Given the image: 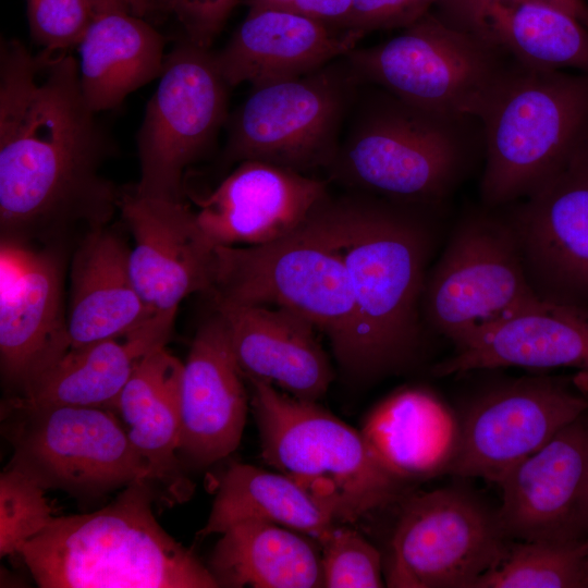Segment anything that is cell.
Here are the masks:
<instances>
[{
    "label": "cell",
    "mask_w": 588,
    "mask_h": 588,
    "mask_svg": "<svg viewBox=\"0 0 588 588\" xmlns=\"http://www.w3.org/2000/svg\"><path fill=\"white\" fill-rule=\"evenodd\" d=\"M327 195L324 181L246 160L211 193L195 198V215L213 246H256L294 232Z\"/></svg>",
    "instance_id": "d6986e66"
},
{
    "label": "cell",
    "mask_w": 588,
    "mask_h": 588,
    "mask_svg": "<svg viewBox=\"0 0 588 588\" xmlns=\"http://www.w3.org/2000/svg\"><path fill=\"white\" fill-rule=\"evenodd\" d=\"M240 0H160V12L175 16L186 40L209 49Z\"/></svg>",
    "instance_id": "8d00e7d4"
},
{
    "label": "cell",
    "mask_w": 588,
    "mask_h": 588,
    "mask_svg": "<svg viewBox=\"0 0 588 588\" xmlns=\"http://www.w3.org/2000/svg\"><path fill=\"white\" fill-rule=\"evenodd\" d=\"M510 539L475 491L449 486L408 495L390 538L383 577L392 588H473Z\"/></svg>",
    "instance_id": "8fae6325"
},
{
    "label": "cell",
    "mask_w": 588,
    "mask_h": 588,
    "mask_svg": "<svg viewBox=\"0 0 588 588\" xmlns=\"http://www.w3.org/2000/svg\"><path fill=\"white\" fill-rule=\"evenodd\" d=\"M483 123L481 197L498 208L527 196L565 158L588 127V73L515 63Z\"/></svg>",
    "instance_id": "5b68a950"
},
{
    "label": "cell",
    "mask_w": 588,
    "mask_h": 588,
    "mask_svg": "<svg viewBox=\"0 0 588 588\" xmlns=\"http://www.w3.org/2000/svg\"><path fill=\"white\" fill-rule=\"evenodd\" d=\"M183 366L166 345L155 347L138 360L114 407L162 499L171 503L193 492L179 460Z\"/></svg>",
    "instance_id": "d4e9b609"
},
{
    "label": "cell",
    "mask_w": 588,
    "mask_h": 588,
    "mask_svg": "<svg viewBox=\"0 0 588 588\" xmlns=\"http://www.w3.org/2000/svg\"><path fill=\"white\" fill-rule=\"evenodd\" d=\"M221 535L208 565L220 587H323L321 554L295 530L246 519Z\"/></svg>",
    "instance_id": "f546056e"
},
{
    "label": "cell",
    "mask_w": 588,
    "mask_h": 588,
    "mask_svg": "<svg viewBox=\"0 0 588 588\" xmlns=\"http://www.w3.org/2000/svg\"><path fill=\"white\" fill-rule=\"evenodd\" d=\"M588 541L561 544L510 540L473 588H586Z\"/></svg>",
    "instance_id": "1f68e13d"
},
{
    "label": "cell",
    "mask_w": 588,
    "mask_h": 588,
    "mask_svg": "<svg viewBox=\"0 0 588 588\" xmlns=\"http://www.w3.org/2000/svg\"><path fill=\"white\" fill-rule=\"evenodd\" d=\"M323 587H383L380 552L354 529L335 527L320 542Z\"/></svg>",
    "instance_id": "836d02e7"
},
{
    "label": "cell",
    "mask_w": 588,
    "mask_h": 588,
    "mask_svg": "<svg viewBox=\"0 0 588 588\" xmlns=\"http://www.w3.org/2000/svg\"><path fill=\"white\" fill-rule=\"evenodd\" d=\"M498 516L510 540L588 541V411L498 483Z\"/></svg>",
    "instance_id": "e0dca14e"
},
{
    "label": "cell",
    "mask_w": 588,
    "mask_h": 588,
    "mask_svg": "<svg viewBox=\"0 0 588 588\" xmlns=\"http://www.w3.org/2000/svg\"><path fill=\"white\" fill-rule=\"evenodd\" d=\"M503 367L588 371V307L540 299L438 363L439 377Z\"/></svg>",
    "instance_id": "603a6c76"
},
{
    "label": "cell",
    "mask_w": 588,
    "mask_h": 588,
    "mask_svg": "<svg viewBox=\"0 0 588 588\" xmlns=\"http://www.w3.org/2000/svg\"><path fill=\"white\" fill-rule=\"evenodd\" d=\"M354 0H247L248 7L287 10L340 28Z\"/></svg>",
    "instance_id": "74e56055"
},
{
    "label": "cell",
    "mask_w": 588,
    "mask_h": 588,
    "mask_svg": "<svg viewBox=\"0 0 588 588\" xmlns=\"http://www.w3.org/2000/svg\"><path fill=\"white\" fill-rule=\"evenodd\" d=\"M95 115L70 50L1 40V236L42 244L112 218L122 193L100 172L109 140Z\"/></svg>",
    "instance_id": "6da1fadb"
},
{
    "label": "cell",
    "mask_w": 588,
    "mask_h": 588,
    "mask_svg": "<svg viewBox=\"0 0 588 588\" xmlns=\"http://www.w3.org/2000/svg\"><path fill=\"white\" fill-rule=\"evenodd\" d=\"M166 39L145 19L127 12L96 15L78 44V75L88 107L98 113L119 107L160 76Z\"/></svg>",
    "instance_id": "f1b7e54d"
},
{
    "label": "cell",
    "mask_w": 588,
    "mask_h": 588,
    "mask_svg": "<svg viewBox=\"0 0 588 588\" xmlns=\"http://www.w3.org/2000/svg\"><path fill=\"white\" fill-rule=\"evenodd\" d=\"M228 87L209 49L183 39L167 54L137 134L135 194L183 200L185 169L206 152L226 119Z\"/></svg>",
    "instance_id": "4fadbf2b"
},
{
    "label": "cell",
    "mask_w": 588,
    "mask_h": 588,
    "mask_svg": "<svg viewBox=\"0 0 588 588\" xmlns=\"http://www.w3.org/2000/svg\"><path fill=\"white\" fill-rule=\"evenodd\" d=\"M265 462L296 482L336 523H354L406 497L408 483L355 430L315 401L246 379Z\"/></svg>",
    "instance_id": "277c9868"
},
{
    "label": "cell",
    "mask_w": 588,
    "mask_h": 588,
    "mask_svg": "<svg viewBox=\"0 0 588 588\" xmlns=\"http://www.w3.org/2000/svg\"><path fill=\"white\" fill-rule=\"evenodd\" d=\"M441 0H354L340 28L363 36L370 32L405 28L430 12Z\"/></svg>",
    "instance_id": "d590c367"
},
{
    "label": "cell",
    "mask_w": 588,
    "mask_h": 588,
    "mask_svg": "<svg viewBox=\"0 0 588 588\" xmlns=\"http://www.w3.org/2000/svg\"><path fill=\"white\" fill-rule=\"evenodd\" d=\"M131 14L145 19L160 12V0H124Z\"/></svg>",
    "instance_id": "ab89813d"
},
{
    "label": "cell",
    "mask_w": 588,
    "mask_h": 588,
    "mask_svg": "<svg viewBox=\"0 0 588 588\" xmlns=\"http://www.w3.org/2000/svg\"><path fill=\"white\" fill-rule=\"evenodd\" d=\"M157 486L142 479L106 507L52 517L20 555L42 588H217L208 566L158 523Z\"/></svg>",
    "instance_id": "3957f363"
},
{
    "label": "cell",
    "mask_w": 588,
    "mask_h": 588,
    "mask_svg": "<svg viewBox=\"0 0 588 588\" xmlns=\"http://www.w3.org/2000/svg\"><path fill=\"white\" fill-rule=\"evenodd\" d=\"M119 208L134 247L130 269L134 284L154 315L175 317L191 294H210L215 248L183 200L122 193Z\"/></svg>",
    "instance_id": "ac0fdd59"
},
{
    "label": "cell",
    "mask_w": 588,
    "mask_h": 588,
    "mask_svg": "<svg viewBox=\"0 0 588 588\" xmlns=\"http://www.w3.org/2000/svg\"><path fill=\"white\" fill-rule=\"evenodd\" d=\"M247 401L244 376L216 311L198 328L183 366L179 455L194 467L229 456L241 442Z\"/></svg>",
    "instance_id": "ffe728a7"
},
{
    "label": "cell",
    "mask_w": 588,
    "mask_h": 588,
    "mask_svg": "<svg viewBox=\"0 0 588 588\" xmlns=\"http://www.w3.org/2000/svg\"><path fill=\"white\" fill-rule=\"evenodd\" d=\"M94 17L89 0H27L30 36L45 50L78 46Z\"/></svg>",
    "instance_id": "e575fe53"
},
{
    "label": "cell",
    "mask_w": 588,
    "mask_h": 588,
    "mask_svg": "<svg viewBox=\"0 0 588 588\" xmlns=\"http://www.w3.org/2000/svg\"><path fill=\"white\" fill-rule=\"evenodd\" d=\"M364 36L281 9L248 7L228 44L213 52L229 86L259 87L314 72L345 57Z\"/></svg>",
    "instance_id": "44dd1931"
},
{
    "label": "cell",
    "mask_w": 588,
    "mask_h": 588,
    "mask_svg": "<svg viewBox=\"0 0 588 588\" xmlns=\"http://www.w3.org/2000/svg\"><path fill=\"white\" fill-rule=\"evenodd\" d=\"M571 13L588 26V5L585 0H541Z\"/></svg>",
    "instance_id": "f35d334b"
},
{
    "label": "cell",
    "mask_w": 588,
    "mask_h": 588,
    "mask_svg": "<svg viewBox=\"0 0 588 588\" xmlns=\"http://www.w3.org/2000/svg\"><path fill=\"white\" fill-rule=\"evenodd\" d=\"M174 317L156 315L142 328L120 338L70 347L22 394L19 401L37 406L107 407L115 403L138 360L166 345Z\"/></svg>",
    "instance_id": "83f0119b"
},
{
    "label": "cell",
    "mask_w": 588,
    "mask_h": 588,
    "mask_svg": "<svg viewBox=\"0 0 588 588\" xmlns=\"http://www.w3.org/2000/svg\"><path fill=\"white\" fill-rule=\"evenodd\" d=\"M439 15L475 32L517 63L588 73V26L541 0H441Z\"/></svg>",
    "instance_id": "cb8c5ba5"
},
{
    "label": "cell",
    "mask_w": 588,
    "mask_h": 588,
    "mask_svg": "<svg viewBox=\"0 0 588 588\" xmlns=\"http://www.w3.org/2000/svg\"><path fill=\"white\" fill-rule=\"evenodd\" d=\"M95 16L109 12L130 13L124 0H89Z\"/></svg>",
    "instance_id": "60d3db41"
},
{
    "label": "cell",
    "mask_w": 588,
    "mask_h": 588,
    "mask_svg": "<svg viewBox=\"0 0 588 588\" xmlns=\"http://www.w3.org/2000/svg\"><path fill=\"white\" fill-rule=\"evenodd\" d=\"M360 432L379 462L409 483L449 474L460 418L431 391L405 388L380 402Z\"/></svg>",
    "instance_id": "4316f807"
},
{
    "label": "cell",
    "mask_w": 588,
    "mask_h": 588,
    "mask_svg": "<svg viewBox=\"0 0 588 588\" xmlns=\"http://www.w3.org/2000/svg\"><path fill=\"white\" fill-rule=\"evenodd\" d=\"M71 347L60 250L1 236L0 367L22 394Z\"/></svg>",
    "instance_id": "2e32d148"
},
{
    "label": "cell",
    "mask_w": 588,
    "mask_h": 588,
    "mask_svg": "<svg viewBox=\"0 0 588 588\" xmlns=\"http://www.w3.org/2000/svg\"><path fill=\"white\" fill-rule=\"evenodd\" d=\"M130 250L106 226L86 233L78 244L66 314L71 347L124 336L156 316L134 284Z\"/></svg>",
    "instance_id": "484cf974"
},
{
    "label": "cell",
    "mask_w": 588,
    "mask_h": 588,
    "mask_svg": "<svg viewBox=\"0 0 588 588\" xmlns=\"http://www.w3.org/2000/svg\"><path fill=\"white\" fill-rule=\"evenodd\" d=\"M213 302L245 379L269 382L301 400L324 395L333 371L310 320L282 307Z\"/></svg>",
    "instance_id": "7402d4cb"
},
{
    "label": "cell",
    "mask_w": 588,
    "mask_h": 588,
    "mask_svg": "<svg viewBox=\"0 0 588 588\" xmlns=\"http://www.w3.org/2000/svg\"><path fill=\"white\" fill-rule=\"evenodd\" d=\"M46 490L23 471L7 466L0 475V555L23 546L52 519Z\"/></svg>",
    "instance_id": "d6a6232c"
},
{
    "label": "cell",
    "mask_w": 588,
    "mask_h": 588,
    "mask_svg": "<svg viewBox=\"0 0 588 588\" xmlns=\"http://www.w3.org/2000/svg\"><path fill=\"white\" fill-rule=\"evenodd\" d=\"M507 213L536 294L588 307V127L561 163Z\"/></svg>",
    "instance_id": "9a60e30c"
},
{
    "label": "cell",
    "mask_w": 588,
    "mask_h": 588,
    "mask_svg": "<svg viewBox=\"0 0 588 588\" xmlns=\"http://www.w3.org/2000/svg\"><path fill=\"white\" fill-rule=\"evenodd\" d=\"M540 299L509 213L483 207L458 220L428 271L422 317L458 351Z\"/></svg>",
    "instance_id": "9c48e42d"
},
{
    "label": "cell",
    "mask_w": 588,
    "mask_h": 588,
    "mask_svg": "<svg viewBox=\"0 0 588 588\" xmlns=\"http://www.w3.org/2000/svg\"><path fill=\"white\" fill-rule=\"evenodd\" d=\"M246 519L284 526L318 542L336 527V522L285 475L233 463L219 480L209 517L197 537L221 535Z\"/></svg>",
    "instance_id": "4dcf8cb0"
},
{
    "label": "cell",
    "mask_w": 588,
    "mask_h": 588,
    "mask_svg": "<svg viewBox=\"0 0 588 588\" xmlns=\"http://www.w3.org/2000/svg\"><path fill=\"white\" fill-rule=\"evenodd\" d=\"M588 411V371L509 379L479 393L460 418L449 474L498 483Z\"/></svg>",
    "instance_id": "5bb4252c"
},
{
    "label": "cell",
    "mask_w": 588,
    "mask_h": 588,
    "mask_svg": "<svg viewBox=\"0 0 588 588\" xmlns=\"http://www.w3.org/2000/svg\"><path fill=\"white\" fill-rule=\"evenodd\" d=\"M507 57L481 35L431 12L391 39L346 54L358 77L414 107L458 119L482 118L516 63Z\"/></svg>",
    "instance_id": "52a82bcc"
},
{
    "label": "cell",
    "mask_w": 588,
    "mask_h": 588,
    "mask_svg": "<svg viewBox=\"0 0 588 588\" xmlns=\"http://www.w3.org/2000/svg\"><path fill=\"white\" fill-rule=\"evenodd\" d=\"M358 76L334 61L291 79L254 87L234 113L225 155L301 173L332 166Z\"/></svg>",
    "instance_id": "7c38bea8"
},
{
    "label": "cell",
    "mask_w": 588,
    "mask_h": 588,
    "mask_svg": "<svg viewBox=\"0 0 588 588\" xmlns=\"http://www.w3.org/2000/svg\"><path fill=\"white\" fill-rule=\"evenodd\" d=\"M314 211V210H313ZM213 301L282 307L323 332L347 371L354 303L348 274L313 212L294 232L256 246H216Z\"/></svg>",
    "instance_id": "8992f818"
},
{
    "label": "cell",
    "mask_w": 588,
    "mask_h": 588,
    "mask_svg": "<svg viewBox=\"0 0 588 588\" xmlns=\"http://www.w3.org/2000/svg\"><path fill=\"white\" fill-rule=\"evenodd\" d=\"M406 205L327 195L313 211L348 274L354 323L347 372L359 378L397 372L420 347L422 295L438 230Z\"/></svg>",
    "instance_id": "7a4b0ae2"
},
{
    "label": "cell",
    "mask_w": 588,
    "mask_h": 588,
    "mask_svg": "<svg viewBox=\"0 0 588 588\" xmlns=\"http://www.w3.org/2000/svg\"><path fill=\"white\" fill-rule=\"evenodd\" d=\"M1 418L3 434L13 448L8 466L46 491L98 498L137 480L152 481L113 409L37 406L13 396L3 402Z\"/></svg>",
    "instance_id": "30bf717a"
},
{
    "label": "cell",
    "mask_w": 588,
    "mask_h": 588,
    "mask_svg": "<svg viewBox=\"0 0 588 588\" xmlns=\"http://www.w3.org/2000/svg\"><path fill=\"white\" fill-rule=\"evenodd\" d=\"M462 120L390 94L358 117L331 167L347 184L388 200L433 205L451 194L468 168Z\"/></svg>",
    "instance_id": "ba28073f"
}]
</instances>
